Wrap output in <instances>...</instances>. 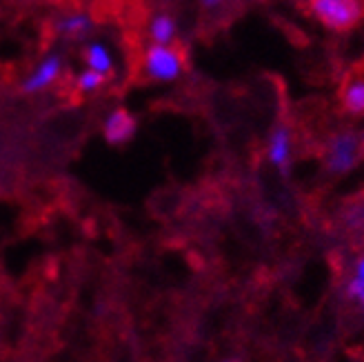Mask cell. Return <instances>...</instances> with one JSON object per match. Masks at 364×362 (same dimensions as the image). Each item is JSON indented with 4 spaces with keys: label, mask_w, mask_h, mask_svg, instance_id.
<instances>
[{
    "label": "cell",
    "mask_w": 364,
    "mask_h": 362,
    "mask_svg": "<svg viewBox=\"0 0 364 362\" xmlns=\"http://www.w3.org/2000/svg\"><path fill=\"white\" fill-rule=\"evenodd\" d=\"M340 105L344 114L355 118L364 116V71L347 76V80H344L340 89Z\"/></svg>",
    "instance_id": "cell-7"
},
{
    "label": "cell",
    "mask_w": 364,
    "mask_h": 362,
    "mask_svg": "<svg viewBox=\"0 0 364 362\" xmlns=\"http://www.w3.org/2000/svg\"><path fill=\"white\" fill-rule=\"evenodd\" d=\"M94 16L87 11H69L56 21V31L67 41H80L94 31Z\"/></svg>",
    "instance_id": "cell-8"
},
{
    "label": "cell",
    "mask_w": 364,
    "mask_h": 362,
    "mask_svg": "<svg viewBox=\"0 0 364 362\" xmlns=\"http://www.w3.org/2000/svg\"><path fill=\"white\" fill-rule=\"evenodd\" d=\"M82 60H85V67L96 69L98 74H102L107 78L116 71V60H114L112 49H109L100 41H91V43L85 45V49H82Z\"/></svg>",
    "instance_id": "cell-9"
},
{
    "label": "cell",
    "mask_w": 364,
    "mask_h": 362,
    "mask_svg": "<svg viewBox=\"0 0 364 362\" xmlns=\"http://www.w3.org/2000/svg\"><path fill=\"white\" fill-rule=\"evenodd\" d=\"M347 223H349L351 229H362L364 227V205H351Z\"/></svg>",
    "instance_id": "cell-13"
},
{
    "label": "cell",
    "mask_w": 364,
    "mask_h": 362,
    "mask_svg": "<svg viewBox=\"0 0 364 362\" xmlns=\"http://www.w3.org/2000/svg\"><path fill=\"white\" fill-rule=\"evenodd\" d=\"M227 3V0H200V5H203L205 9H218L223 7Z\"/></svg>",
    "instance_id": "cell-15"
},
{
    "label": "cell",
    "mask_w": 364,
    "mask_h": 362,
    "mask_svg": "<svg viewBox=\"0 0 364 362\" xmlns=\"http://www.w3.org/2000/svg\"><path fill=\"white\" fill-rule=\"evenodd\" d=\"M147 33H149L151 43L173 45L176 38H178V23H176V18L171 14H156L149 21Z\"/></svg>",
    "instance_id": "cell-10"
},
{
    "label": "cell",
    "mask_w": 364,
    "mask_h": 362,
    "mask_svg": "<svg viewBox=\"0 0 364 362\" xmlns=\"http://www.w3.org/2000/svg\"><path fill=\"white\" fill-rule=\"evenodd\" d=\"M309 14L331 31H349L364 18V0H309Z\"/></svg>",
    "instance_id": "cell-1"
},
{
    "label": "cell",
    "mask_w": 364,
    "mask_h": 362,
    "mask_svg": "<svg viewBox=\"0 0 364 362\" xmlns=\"http://www.w3.org/2000/svg\"><path fill=\"white\" fill-rule=\"evenodd\" d=\"M347 294H349V298L360 307V312L364 314V287L358 284V282H353V280H349V282H347Z\"/></svg>",
    "instance_id": "cell-12"
},
{
    "label": "cell",
    "mask_w": 364,
    "mask_h": 362,
    "mask_svg": "<svg viewBox=\"0 0 364 362\" xmlns=\"http://www.w3.org/2000/svg\"><path fill=\"white\" fill-rule=\"evenodd\" d=\"M267 160L282 176L291 174L294 165V132L289 124H276L267 138Z\"/></svg>",
    "instance_id": "cell-5"
},
{
    "label": "cell",
    "mask_w": 364,
    "mask_h": 362,
    "mask_svg": "<svg viewBox=\"0 0 364 362\" xmlns=\"http://www.w3.org/2000/svg\"><path fill=\"white\" fill-rule=\"evenodd\" d=\"M142 71L154 82H173L185 74V53L176 47V43L173 45L151 43L144 49Z\"/></svg>",
    "instance_id": "cell-2"
},
{
    "label": "cell",
    "mask_w": 364,
    "mask_h": 362,
    "mask_svg": "<svg viewBox=\"0 0 364 362\" xmlns=\"http://www.w3.org/2000/svg\"><path fill=\"white\" fill-rule=\"evenodd\" d=\"M362 156H364V136H362Z\"/></svg>",
    "instance_id": "cell-16"
},
{
    "label": "cell",
    "mask_w": 364,
    "mask_h": 362,
    "mask_svg": "<svg viewBox=\"0 0 364 362\" xmlns=\"http://www.w3.org/2000/svg\"><path fill=\"white\" fill-rule=\"evenodd\" d=\"M63 71H65V60H63L60 53H47V56L23 78L21 92L27 96L43 94L49 87H53L60 80Z\"/></svg>",
    "instance_id": "cell-4"
},
{
    "label": "cell",
    "mask_w": 364,
    "mask_h": 362,
    "mask_svg": "<svg viewBox=\"0 0 364 362\" xmlns=\"http://www.w3.org/2000/svg\"><path fill=\"white\" fill-rule=\"evenodd\" d=\"M136 132H138V120L124 107H116L114 112H109L102 122V136L112 147H122V144L132 142Z\"/></svg>",
    "instance_id": "cell-6"
},
{
    "label": "cell",
    "mask_w": 364,
    "mask_h": 362,
    "mask_svg": "<svg viewBox=\"0 0 364 362\" xmlns=\"http://www.w3.org/2000/svg\"><path fill=\"white\" fill-rule=\"evenodd\" d=\"M105 82H107V76L98 74L96 69H89V67H85L76 76V89L80 94H96L105 87Z\"/></svg>",
    "instance_id": "cell-11"
},
{
    "label": "cell",
    "mask_w": 364,
    "mask_h": 362,
    "mask_svg": "<svg viewBox=\"0 0 364 362\" xmlns=\"http://www.w3.org/2000/svg\"><path fill=\"white\" fill-rule=\"evenodd\" d=\"M362 158V136L351 129L336 132L324 147V167L333 176H344L358 167Z\"/></svg>",
    "instance_id": "cell-3"
},
{
    "label": "cell",
    "mask_w": 364,
    "mask_h": 362,
    "mask_svg": "<svg viewBox=\"0 0 364 362\" xmlns=\"http://www.w3.org/2000/svg\"><path fill=\"white\" fill-rule=\"evenodd\" d=\"M351 280L364 287V253H362V256H360V258L355 260V265H353V278H351Z\"/></svg>",
    "instance_id": "cell-14"
}]
</instances>
